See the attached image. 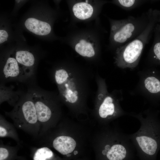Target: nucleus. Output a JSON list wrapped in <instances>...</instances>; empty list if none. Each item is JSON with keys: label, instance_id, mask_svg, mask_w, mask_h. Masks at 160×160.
<instances>
[{"label": "nucleus", "instance_id": "nucleus-1", "mask_svg": "<svg viewBox=\"0 0 160 160\" xmlns=\"http://www.w3.org/2000/svg\"><path fill=\"white\" fill-rule=\"evenodd\" d=\"M92 72L76 67H61L53 72L59 97L65 102L76 105L85 102L89 96Z\"/></svg>", "mask_w": 160, "mask_h": 160}, {"label": "nucleus", "instance_id": "nucleus-2", "mask_svg": "<svg viewBox=\"0 0 160 160\" xmlns=\"http://www.w3.org/2000/svg\"><path fill=\"white\" fill-rule=\"evenodd\" d=\"M159 111L149 108L137 114L129 115L138 120L140 126L135 133L129 135L135 148L149 156H154L160 149Z\"/></svg>", "mask_w": 160, "mask_h": 160}, {"label": "nucleus", "instance_id": "nucleus-3", "mask_svg": "<svg viewBox=\"0 0 160 160\" xmlns=\"http://www.w3.org/2000/svg\"><path fill=\"white\" fill-rule=\"evenodd\" d=\"M160 23V11L152 9L149 23L144 30L135 39L117 48L114 59L118 67L132 70L136 68L155 26Z\"/></svg>", "mask_w": 160, "mask_h": 160}, {"label": "nucleus", "instance_id": "nucleus-4", "mask_svg": "<svg viewBox=\"0 0 160 160\" xmlns=\"http://www.w3.org/2000/svg\"><path fill=\"white\" fill-rule=\"evenodd\" d=\"M97 89L95 96L98 105V113L103 119H111L128 115L121 108L120 101L123 99L122 90L114 89L109 92L105 79L98 73L95 75Z\"/></svg>", "mask_w": 160, "mask_h": 160}, {"label": "nucleus", "instance_id": "nucleus-5", "mask_svg": "<svg viewBox=\"0 0 160 160\" xmlns=\"http://www.w3.org/2000/svg\"><path fill=\"white\" fill-rule=\"evenodd\" d=\"M152 9H150L140 16H129L113 22L111 33L113 41L120 47L140 34L149 23Z\"/></svg>", "mask_w": 160, "mask_h": 160}, {"label": "nucleus", "instance_id": "nucleus-6", "mask_svg": "<svg viewBox=\"0 0 160 160\" xmlns=\"http://www.w3.org/2000/svg\"><path fill=\"white\" fill-rule=\"evenodd\" d=\"M7 114L16 128L34 137H38L40 126L32 95L19 102Z\"/></svg>", "mask_w": 160, "mask_h": 160}, {"label": "nucleus", "instance_id": "nucleus-7", "mask_svg": "<svg viewBox=\"0 0 160 160\" xmlns=\"http://www.w3.org/2000/svg\"><path fill=\"white\" fill-rule=\"evenodd\" d=\"M137 74L138 81L130 95L141 96L152 105H158L160 102V70L148 67Z\"/></svg>", "mask_w": 160, "mask_h": 160}, {"label": "nucleus", "instance_id": "nucleus-8", "mask_svg": "<svg viewBox=\"0 0 160 160\" xmlns=\"http://www.w3.org/2000/svg\"><path fill=\"white\" fill-rule=\"evenodd\" d=\"M40 126L38 137L49 131L52 125L55 112V101L39 94L32 95Z\"/></svg>", "mask_w": 160, "mask_h": 160}, {"label": "nucleus", "instance_id": "nucleus-9", "mask_svg": "<svg viewBox=\"0 0 160 160\" xmlns=\"http://www.w3.org/2000/svg\"><path fill=\"white\" fill-rule=\"evenodd\" d=\"M153 32L154 38L153 43L146 58L148 67L160 66V25L157 24Z\"/></svg>", "mask_w": 160, "mask_h": 160}, {"label": "nucleus", "instance_id": "nucleus-10", "mask_svg": "<svg viewBox=\"0 0 160 160\" xmlns=\"http://www.w3.org/2000/svg\"><path fill=\"white\" fill-rule=\"evenodd\" d=\"M52 145L53 148L60 154L68 155L74 150L76 143L70 137L60 135L53 140Z\"/></svg>", "mask_w": 160, "mask_h": 160}, {"label": "nucleus", "instance_id": "nucleus-11", "mask_svg": "<svg viewBox=\"0 0 160 160\" xmlns=\"http://www.w3.org/2000/svg\"><path fill=\"white\" fill-rule=\"evenodd\" d=\"M25 25L29 31L40 36L49 34L51 30V27L49 23L33 18L27 19L25 22Z\"/></svg>", "mask_w": 160, "mask_h": 160}, {"label": "nucleus", "instance_id": "nucleus-12", "mask_svg": "<svg viewBox=\"0 0 160 160\" xmlns=\"http://www.w3.org/2000/svg\"><path fill=\"white\" fill-rule=\"evenodd\" d=\"M0 137H8L14 140L17 144L21 145L20 141L16 127L2 116L0 118Z\"/></svg>", "mask_w": 160, "mask_h": 160}, {"label": "nucleus", "instance_id": "nucleus-13", "mask_svg": "<svg viewBox=\"0 0 160 160\" xmlns=\"http://www.w3.org/2000/svg\"><path fill=\"white\" fill-rule=\"evenodd\" d=\"M73 11L77 18L84 20L91 17L93 13V9L90 4L85 2H80L73 5Z\"/></svg>", "mask_w": 160, "mask_h": 160}, {"label": "nucleus", "instance_id": "nucleus-14", "mask_svg": "<svg viewBox=\"0 0 160 160\" xmlns=\"http://www.w3.org/2000/svg\"><path fill=\"white\" fill-rule=\"evenodd\" d=\"M20 145L17 144L14 146L5 145L1 141L0 143V160H16L18 156V152Z\"/></svg>", "mask_w": 160, "mask_h": 160}, {"label": "nucleus", "instance_id": "nucleus-15", "mask_svg": "<svg viewBox=\"0 0 160 160\" xmlns=\"http://www.w3.org/2000/svg\"><path fill=\"white\" fill-rule=\"evenodd\" d=\"M75 51L81 56L91 58L95 55V52L91 43L84 39L81 40L75 45Z\"/></svg>", "mask_w": 160, "mask_h": 160}, {"label": "nucleus", "instance_id": "nucleus-16", "mask_svg": "<svg viewBox=\"0 0 160 160\" xmlns=\"http://www.w3.org/2000/svg\"><path fill=\"white\" fill-rule=\"evenodd\" d=\"M15 57L18 62L32 70L35 62L32 53L27 51H19L16 52Z\"/></svg>", "mask_w": 160, "mask_h": 160}, {"label": "nucleus", "instance_id": "nucleus-17", "mask_svg": "<svg viewBox=\"0 0 160 160\" xmlns=\"http://www.w3.org/2000/svg\"><path fill=\"white\" fill-rule=\"evenodd\" d=\"M33 160H55L53 153L48 147L43 146L32 151Z\"/></svg>", "mask_w": 160, "mask_h": 160}, {"label": "nucleus", "instance_id": "nucleus-18", "mask_svg": "<svg viewBox=\"0 0 160 160\" xmlns=\"http://www.w3.org/2000/svg\"><path fill=\"white\" fill-rule=\"evenodd\" d=\"M118 4L122 8L130 10L137 7L141 4L144 1L136 0H118Z\"/></svg>", "mask_w": 160, "mask_h": 160}, {"label": "nucleus", "instance_id": "nucleus-19", "mask_svg": "<svg viewBox=\"0 0 160 160\" xmlns=\"http://www.w3.org/2000/svg\"><path fill=\"white\" fill-rule=\"evenodd\" d=\"M8 35L7 32L4 30H0V43L1 44L7 40Z\"/></svg>", "mask_w": 160, "mask_h": 160}, {"label": "nucleus", "instance_id": "nucleus-20", "mask_svg": "<svg viewBox=\"0 0 160 160\" xmlns=\"http://www.w3.org/2000/svg\"><path fill=\"white\" fill-rule=\"evenodd\" d=\"M17 160H27L24 157L21 156H18L17 159Z\"/></svg>", "mask_w": 160, "mask_h": 160}]
</instances>
